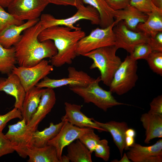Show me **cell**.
I'll return each mask as SVG.
<instances>
[{"mask_svg":"<svg viewBox=\"0 0 162 162\" xmlns=\"http://www.w3.org/2000/svg\"><path fill=\"white\" fill-rule=\"evenodd\" d=\"M43 30L39 20L23 32L20 40L14 46L19 66H33L45 58H50L57 54V50L52 40H39L38 35Z\"/></svg>","mask_w":162,"mask_h":162,"instance_id":"1","label":"cell"},{"mask_svg":"<svg viewBox=\"0 0 162 162\" xmlns=\"http://www.w3.org/2000/svg\"><path fill=\"white\" fill-rule=\"evenodd\" d=\"M85 36V32L81 29L73 30L66 26H55L43 30L38 38L40 41H53L57 53L50 58V62L53 67H60L72 63L77 56L76 50L78 42Z\"/></svg>","mask_w":162,"mask_h":162,"instance_id":"2","label":"cell"},{"mask_svg":"<svg viewBox=\"0 0 162 162\" xmlns=\"http://www.w3.org/2000/svg\"><path fill=\"white\" fill-rule=\"evenodd\" d=\"M118 49L113 45L98 48L83 56L92 60L90 69H98L100 73L101 81L108 86L122 62L121 58L116 55Z\"/></svg>","mask_w":162,"mask_h":162,"instance_id":"3","label":"cell"},{"mask_svg":"<svg viewBox=\"0 0 162 162\" xmlns=\"http://www.w3.org/2000/svg\"><path fill=\"white\" fill-rule=\"evenodd\" d=\"M100 76L85 87H70V89L81 97L86 103H92L98 108L106 112L112 107L121 105H129L118 101L110 90L104 89L100 86Z\"/></svg>","mask_w":162,"mask_h":162,"instance_id":"4","label":"cell"},{"mask_svg":"<svg viewBox=\"0 0 162 162\" xmlns=\"http://www.w3.org/2000/svg\"><path fill=\"white\" fill-rule=\"evenodd\" d=\"M76 7V12L72 16L66 18L57 19L50 14H42L39 20L43 30L55 26H66L73 30L80 29V28L75 26L74 24L83 20H89L93 25L99 24V15L94 8L90 5L85 6L82 0H78Z\"/></svg>","mask_w":162,"mask_h":162,"instance_id":"5","label":"cell"},{"mask_svg":"<svg viewBox=\"0 0 162 162\" xmlns=\"http://www.w3.org/2000/svg\"><path fill=\"white\" fill-rule=\"evenodd\" d=\"M137 68V61L127 56L115 73L109 86V90L121 95L131 90L138 79Z\"/></svg>","mask_w":162,"mask_h":162,"instance_id":"6","label":"cell"},{"mask_svg":"<svg viewBox=\"0 0 162 162\" xmlns=\"http://www.w3.org/2000/svg\"><path fill=\"white\" fill-rule=\"evenodd\" d=\"M114 25V22L105 28H97L92 30L88 35L81 39L77 44V55L83 56L98 48L115 45V38L113 31Z\"/></svg>","mask_w":162,"mask_h":162,"instance_id":"7","label":"cell"},{"mask_svg":"<svg viewBox=\"0 0 162 162\" xmlns=\"http://www.w3.org/2000/svg\"><path fill=\"white\" fill-rule=\"evenodd\" d=\"M16 123L8 126V130L5 134L12 147L20 157L26 158V151L34 146L33 134L35 131L27 124L22 118Z\"/></svg>","mask_w":162,"mask_h":162,"instance_id":"8","label":"cell"},{"mask_svg":"<svg viewBox=\"0 0 162 162\" xmlns=\"http://www.w3.org/2000/svg\"><path fill=\"white\" fill-rule=\"evenodd\" d=\"M53 70V66L44 59L33 66H16L12 73L19 77L26 92L35 86Z\"/></svg>","mask_w":162,"mask_h":162,"instance_id":"9","label":"cell"},{"mask_svg":"<svg viewBox=\"0 0 162 162\" xmlns=\"http://www.w3.org/2000/svg\"><path fill=\"white\" fill-rule=\"evenodd\" d=\"M68 77L59 79H54L47 76L43 78L36 85L40 88L52 89L68 86L72 87H85L94 80L86 72L78 70L74 67L68 68Z\"/></svg>","mask_w":162,"mask_h":162,"instance_id":"10","label":"cell"},{"mask_svg":"<svg viewBox=\"0 0 162 162\" xmlns=\"http://www.w3.org/2000/svg\"><path fill=\"white\" fill-rule=\"evenodd\" d=\"M49 4L45 0H14L7 8L16 19L28 21L38 19Z\"/></svg>","mask_w":162,"mask_h":162,"instance_id":"11","label":"cell"},{"mask_svg":"<svg viewBox=\"0 0 162 162\" xmlns=\"http://www.w3.org/2000/svg\"><path fill=\"white\" fill-rule=\"evenodd\" d=\"M115 38V45L118 49L122 48L130 54L135 47L142 43H147L149 37L140 32L129 29L122 20L113 28Z\"/></svg>","mask_w":162,"mask_h":162,"instance_id":"12","label":"cell"},{"mask_svg":"<svg viewBox=\"0 0 162 162\" xmlns=\"http://www.w3.org/2000/svg\"><path fill=\"white\" fill-rule=\"evenodd\" d=\"M91 129L80 128L68 122H64L58 134L48 142L47 145H52L56 148L59 160L62 155L63 149L65 147L78 139Z\"/></svg>","mask_w":162,"mask_h":162,"instance_id":"13","label":"cell"},{"mask_svg":"<svg viewBox=\"0 0 162 162\" xmlns=\"http://www.w3.org/2000/svg\"><path fill=\"white\" fill-rule=\"evenodd\" d=\"M126 154L133 162H162V139L154 144L144 146L135 143L129 147Z\"/></svg>","mask_w":162,"mask_h":162,"instance_id":"14","label":"cell"},{"mask_svg":"<svg viewBox=\"0 0 162 162\" xmlns=\"http://www.w3.org/2000/svg\"><path fill=\"white\" fill-rule=\"evenodd\" d=\"M64 105L65 113L62 117V121L68 122L80 128H89L100 132H106L93 120V118L88 117L81 111L80 105L68 102H65Z\"/></svg>","mask_w":162,"mask_h":162,"instance_id":"15","label":"cell"},{"mask_svg":"<svg viewBox=\"0 0 162 162\" xmlns=\"http://www.w3.org/2000/svg\"><path fill=\"white\" fill-rule=\"evenodd\" d=\"M8 76L7 78L0 77V92H4L14 97V107L21 112L26 91L17 75L11 73Z\"/></svg>","mask_w":162,"mask_h":162,"instance_id":"16","label":"cell"},{"mask_svg":"<svg viewBox=\"0 0 162 162\" xmlns=\"http://www.w3.org/2000/svg\"><path fill=\"white\" fill-rule=\"evenodd\" d=\"M56 101V94L53 89L43 88L37 110L32 117L28 126L34 131L37 130L38 124L51 111Z\"/></svg>","mask_w":162,"mask_h":162,"instance_id":"17","label":"cell"},{"mask_svg":"<svg viewBox=\"0 0 162 162\" xmlns=\"http://www.w3.org/2000/svg\"><path fill=\"white\" fill-rule=\"evenodd\" d=\"M116 11L114 16L115 25L123 20L128 28L135 32H137L138 25L145 22L148 17L147 14L130 4L123 9Z\"/></svg>","mask_w":162,"mask_h":162,"instance_id":"18","label":"cell"},{"mask_svg":"<svg viewBox=\"0 0 162 162\" xmlns=\"http://www.w3.org/2000/svg\"><path fill=\"white\" fill-rule=\"evenodd\" d=\"M93 120L106 132H109L110 134L122 157L125 146V132L129 128L127 123L124 122H118L114 121L102 123L95 120L94 118Z\"/></svg>","mask_w":162,"mask_h":162,"instance_id":"19","label":"cell"},{"mask_svg":"<svg viewBox=\"0 0 162 162\" xmlns=\"http://www.w3.org/2000/svg\"><path fill=\"white\" fill-rule=\"evenodd\" d=\"M140 120L145 130V143L148 144L155 138H162V116L148 112L141 115Z\"/></svg>","mask_w":162,"mask_h":162,"instance_id":"20","label":"cell"},{"mask_svg":"<svg viewBox=\"0 0 162 162\" xmlns=\"http://www.w3.org/2000/svg\"><path fill=\"white\" fill-rule=\"evenodd\" d=\"M39 20V18L29 20L20 25L9 26L0 34V44L6 49L14 46L21 39V33L35 25Z\"/></svg>","mask_w":162,"mask_h":162,"instance_id":"21","label":"cell"},{"mask_svg":"<svg viewBox=\"0 0 162 162\" xmlns=\"http://www.w3.org/2000/svg\"><path fill=\"white\" fill-rule=\"evenodd\" d=\"M43 88L35 86L26 92L21 113L22 118L25 120L27 125L37 110Z\"/></svg>","mask_w":162,"mask_h":162,"instance_id":"22","label":"cell"},{"mask_svg":"<svg viewBox=\"0 0 162 162\" xmlns=\"http://www.w3.org/2000/svg\"><path fill=\"white\" fill-rule=\"evenodd\" d=\"M147 15L146 21L137 26L136 31L142 32L148 37L162 32V10L155 6L152 11Z\"/></svg>","mask_w":162,"mask_h":162,"instance_id":"23","label":"cell"},{"mask_svg":"<svg viewBox=\"0 0 162 162\" xmlns=\"http://www.w3.org/2000/svg\"><path fill=\"white\" fill-rule=\"evenodd\" d=\"M26 154L28 162H60L56 148L50 145L40 147L33 146L27 149Z\"/></svg>","mask_w":162,"mask_h":162,"instance_id":"24","label":"cell"},{"mask_svg":"<svg viewBox=\"0 0 162 162\" xmlns=\"http://www.w3.org/2000/svg\"><path fill=\"white\" fill-rule=\"evenodd\" d=\"M85 3L94 8L100 16L99 25L101 28H105L112 24L114 21L116 11L110 8L105 0H82Z\"/></svg>","mask_w":162,"mask_h":162,"instance_id":"25","label":"cell"},{"mask_svg":"<svg viewBox=\"0 0 162 162\" xmlns=\"http://www.w3.org/2000/svg\"><path fill=\"white\" fill-rule=\"evenodd\" d=\"M92 154L78 139L67 146V156L72 162H92Z\"/></svg>","mask_w":162,"mask_h":162,"instance_id":"26","label":"cell"},{"mask_svg":"<svg viewBox=\"0 0 162 162\" xmlns=\"http://www.w3.org/2000/svg\"><path fill=\"white\" fill-rule=\"evenodd\" d=\"M64 122V121H62L61 122L56 124L51 122L49 126L42 131H39L37 130L33 134L34 146L40 147L47 145L48 142L58 134Z\"/></svg>","mask_w":162,"mask_h":162,"instance_id":"27","label":"cell"},{"mask_svg":"<svg viewBox=\"0 0 162 162\" xmlns=\"http://www.w3.org/2000/svg\"><path fill=\"white\" fill-rule=\"evenodd\" d=\"M17 63L14 46L6 49L0 44V72L8 75Z\"/></svg>","mask_w":162,"mask_h":162,"instance_id":"28","label":"cell"},{"mask_svg":"<svg viewBox=\"0 0 162 162\" xmlns=\"http://www.w3.org/2000/svg\"><path fill=\"white\" fill-rule=\"evenodd\" d=\"M146 60L154 72L162 76V52L152 51Z\"/></svg>","mask_w":162,"mask_h":162,"instance_id":"29","label":"cell"},{"mask_svg":"<svg viewBox=\"0 0 162 162\" xmlns=\"http://www.w3.org/2000/svg\"><path fill=\"white\" fill-rule=\"evenodd\" d=\"M24 22V21L16 19L0 5V34L9 26L13 25H19Z\"/></svg>","mask_w":162,"mask_h":162,"instance_id":"30","label":"cell"},{"mask_svg":"<svg viewBox=\"0 0 162 162\" xmlns=\"http://www.w3.org/2000/svg\"><path fill=\"white\" fill-rule=\"evenodd\" d=\"M78 139L82 142L92 153L100 140L99 136L94 132V129H91L88 131L81 136Z\"/></svg>","mask_w":162,"mask_h":162,"instance_id":"31","label":"cell"},{"mask_svg":"<svg viewBox=\"0 0 162 162\" xmlns=\"http://www.w3.org/2000/svg\"><path fill=\"white\" fill-rule=\"evenodd\" d=\"M152 51L151 46L148 44L142 43L136 45L130 55L133 59L136 61L141 59L146 60Z\"/></svg>","mask_w":162,"mask_h":162,"instance_id":"32","label":"cell"},{"mask_svg":"<svg viewBox=\"0 0 162 162\" xmlns=\"http://www.w3.org/2000/svg\"><path fill=\"white\" fill-rule=\"evenodd\" d=\"M95 156L102 159L105 161L109 160L110 155V148L107 140H100L94 151Z\"/></svg>","mask_w":162,"mask_h":162,"instance_id":"33","label":"cell"},{"mask_svg":"<svg viewBox=\"0 0 162 162\" xmlns=\"http://www.w3.org/2000/svg\"><path fill=\"white\" fill-rule=\"evenodd\" d=\"M129 4L147 14L151 13L155 6L152 0H130Z\"/></svg>","mask_w":162,"mask_h":162,"instance_id":"34","label":"cell"},{"mask_svg":"<svg viewBox=\"0 0 162 162\" xmlns=\"http://www.w3.org/2000/svg\"><path fill=\"white\" fill-rule=\"evenodd\" d=\"M16 118L21 120L22 117L21 111L15 107L5 114H0V132H2L7 124L9 121Z\"/></svg>","mask_w":162,"mask_h":162,"instance_id":"35","label":"cell"},{"mask_svg":"<svg viewBox=\"0 0 162 162\" xmlns=\"http://www.w3.org/2000/svg\"><path fill=\"white\" fill-rule=\"evenodd\" d=\"M14 151L9 140L2 132H0V158Z\"/></svg>","mask_w":162,"mask_h":162,"instance_id":"36","label":"cell"},{"mask_svg":"<svg viewBox=\"0 0 162 162\" xmlns=\"http://www.w3.org/2000/svg\"><path fill=\"white\" fill-rule=\"evenodd\" d=\"M147 43L152 51L162 52V32H158L154 36L149 37Z\"/></svg>","mask_w":162,"mask_h":162,"instance_id":"37","label":"cell"},{"mask_svg":"<svg viewBox=\"0 0 162 162\" xmlns=\"http://www.w3.org/2000/svg\"><path fill=\"white\" fill-rule=\"evenodd\" d=\"M150 109L148 112L162 116V95L153 98L150 103Z\"/></svg>","mask_w":162,"mask_h":162,"instance_id":"38","label":"cell"},{"mask_svg":"<svg viewBox=\"0 0 162 162\" xmlns=\"http://www.w3.org/2000/svg\"><path fill=\"white\" fill-rule=\"evenodd\" d=\"M113 10H116L125 8L129 4L130 0H105Z\"/></svg>","mask_w":162,"mask_h":162,"instance_id":"39","label":"cell"},{"mask_svg":"<svg viewBox=\"0 0 162 162\" xmlns=\"http://www.w3.org/2000/svg\"><path fill=\"white\" fill-rule=\"evenodd\" d=\"M48 3L58 5H70L76 7L78 0H45Z\"/></svg>","mask_w":162,"mask_h":162,"instance_id":"40","label":"cell"},{"mask_svg":"<svg viewBox=\"0 0 162 162\" xmlns=\"http://www.w3.org/2000/svg\"><path fill=\"white\" fill-rule=\"evenodd\" d=\"M135 138L126 136L125 137V146L124 150H127L128 148L132 146L135 143Z\"/></svg>","mask_w":162,"mask_h":162,"instance_id":"41","label":"cell"},{"mask_svg":"<svg viewBox=\"0 0 162 162\" xmlns=\"http://www.w3.org/2000/svg\"><path fill=\"white\" fill-rule=\"evenodd\" d=\"M136 134L135 130L133 128H128L125 132V136H129L135 138Z\"/></svg>","mask_w":162,"mask_h":162,"instance_id":"42","label":"cell"},{"mask_svg":"<svg viewBox=\"0 0 162 162\" xmlns=\"http://www.w3.org/2000/svg\"><path fill=\"white\" fill-rule=\"evenodd\" d=\"M121 160H118L116 159L114 160L111 161L112 162H130L131 161L128 158L126 154L124 153Z\"/></svg>","mask_w":162,"mask_h":162,"instance_id":"43","label":"cell"},{"mask_svg":"<svg viewBox=\"0 0 162 162\" xmlns=\"http://www.w3.org/2000/svg\"><path fill=\"white\" fill-rule=\"evenodd\" d=\"M14 0H0V5L3 8H7Z\"/></svg>","mask_w":162,"mask_h":162,"instance_id":"44","label":"cell"},{"mask_svg":"<svg viewBox=\"0 0 162 162\" xmlns=\"http://www.w3.org/2000/svg\"><path fill=\"white\" fill-rule=\"evenodd\" d=\"M153 4L156 7L162 10V0H152Z\"/></svg>","mask_w":162,"mask_h":162,"instance_id":"45","label":"cell"},{"mask_svg":"<svg viewBox=\"0 0 162 162\" xmlns=\"http://www.w3.org/2000/svg\"><path fill=\"white\" fill-rule=\"evenodd\" d=\"M59 161L60 162H69L70 161L69 159L66 155H62Z\"/></svg>","mask_w":162,"mask_h":162,"instance_id":"46","label":"cell"}]
</instances>
